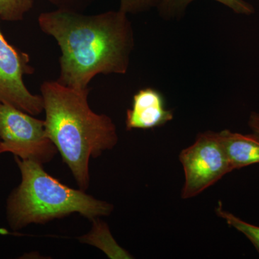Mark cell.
Instances as JSON below:
<instances>
[{"label": "cell", "mask_w": 259, "mask_h": 259, "mask_svg": "<svg viewBox=\"0 0 259 259\" xmlns=\"http://www.w3.org/2000/svg\"><path fill=\"white\" fill-rule=\"evenodd\" d=\"M44 33L55 38L61 51L59 83L85 90L97 74H125L135 40L127 14L108 11L85 15L59 9L39 15Z\"/></svg>", "instance_id": "cell-1"}, {"label": "cell", "mask_w": 259, "mask_h": 259, "mask_svg": "<svg viewBox=\"0 0 259 259\" xmlns=\"http://www.w3.org/2000/svg\"><path fill=\"white\" fill-rule=\"evenodd\" d=\"M46 131L83 191L90 185V158L113 148L118 136L109 116L97 114L88 103L90 89L78 90L56 81L40 87Z\"/></svg>", "instance_id": "cell-2"}, {"label": "cell", "mask_w": 259, "mask_h": 259, "mask_svg": "<svg viewBox=\"0 0 259 259\" xmlns=\"http://www.w3.org/2000/svg\"><path fill=\"white\" fill-rule=\"evenodd\" d=\"M21 182L8 197L6 214L11 229L42 224L79 213L89 220L110 215L113 205L61 183L47 173L42 165L15 156Z\"/></svg>", "instance_id": "cell-3"}, {"label": "cell", "mask_w": 259, "mask_h": 259, "mask_svg": "<svg viewBox=\"0 0 259 259\" xmlns=\"http://www.w3.org/2000/svg\"><path fill=\"white\" fill-rule=\"evenodd\" d=\"M2 153L44 164L58 152L48 137L45 122L13 105L0 103Z\"/></svg>", "instance_id": "cell-4"}, {"label": "cell", "mask_w": 259, "mask_h": 259, "mask_svg": "<svg viewBox=\"0 0 259 259\" xmlns=\"http://www.w3.org/2000/svg\"><path fill=\"white\" fill-rule=\"evenodd\" d=\"M179 158L185 173L183 199L193 198L231 172L220 133L199 134Z\"/></svg>", "instance_id": "cell-5"}, {"label": "cell", "mask_w": 259, "mask_h": 259, "mask_svg": "<svg viewBox=\"0 0 259 259\" xmlns=\"http://www.w3.org/2000/svg\"><path fill=\"white\" fill-rule=\"evenodd\" d=\"M30 62L28 54L11 45L0 29V103L35 116L44 111V100L41 95H32L24 83V76L35 71Z\"/></svg>", "instance_id": "cell-6"}, {"label": "cell", "mask_w": 259, "mask_h": 259, "mask_svg": "<svg viewBox=\"0 0 259 259\" xmlns=\"http://www.w3.org/2000/svg\"><path fill=\"white\" fill-rule=\"evenodd\" d=\"M173 118V112L166 109L164 97L159 91L151 88L141 89L134 95L132 107L126 112V129H153Z\"/></svg>", "instance_id": "cell-7"}, {"label": "cell", "mask_w": 259, "mask_h": 259, "mask_svg": "<svg viewBox=\"0 0 259 259\" xmlns=\"http://www.w3.org/2000/svg\"><path fill=\"white\" fill-rule=\"evenodd\" d=\"M231 171L259 163V136L233 133L229 130L220 132Z\"/></svg>", "instance_id": "cell-8"}, {"label": "cell", "mask_w": 259, "mask_h": 259, "mask_svg": "<svg viewBox=\"0 0 259 259\" xmlns=\"http://www.w3.org/2000/svg\"><path fill=\"white\" fill-rule=\"evenodd\" d=\"M92 221L93 223L91 231L79 238L81 243L97 247L110 258H131V255L116 243L106 223L98 218Z\"/></svg>", "instance_id": "cell-9"}, {"label": "cell", "mask_w": 259, "mask_h": 259, "mask_svg": "<svg viewBox=\"0 0 259 259\" xmlns=\"http://www.w3.org/2000/svg\"><path fill=\"white\" fill-rule=\"evenodd\" d=\"M194 0H158L159 14L165 20L180 18L184 15L187 6ZM221 3L237 14L250 15L255 13L254 8L245 0H214Z\"/></svg>", "instance_id": "cell-10"}, {"label": "cell", "mask_w": 259, "mask_h": 259, "mask_svg": "<svg viewBox=\"0 0 259 259\" xmlns=\"http://www.w3.org/2000/svg\"><path fill=\"white\" fill-rule=\"evenodd\" d=\"M218 216L223 218L228 226L233 227L237 231L241 232L252 243L259 252V226L245 222L231 212H227L223 208L222 204L219 202L216 209Z\"/></svg>", "instance_id": "cell-11"}, {"label": "cell", "mask_w": 259, "mask_h": 259, "mask_svg": "<svg viewBox=\"0 0 259 259\" xmlns=\"http://www.w3.org/2000/svg\"><path fill=\"white\" fill-rule=\"evenodd\" d=\"M33 6V0H0V20L8 22L23 20Z\"/></svg>", "instance_id": "cell-12"}, {"label": "cell", "mask_w": 259, "mask_h": 259, "mask_svg": "<svg viewBox=\"0 0 259 259\" xmlns=\"http://www.w3.org/2000/svg\"><path fill=\"white\" fill-rule=\"evenodd\" d=\"M158 0H120V11L126 14H139L157 6Z\"/></svg>", "instance_id": "cell-13"}, {"label": "cell", "mask_w": 259, "mask_h": 259, "mask_svg": "<svg viewBox=\"0 0 259 259\" xmlns=\"http://www.w3.org/2000/svg\"><path fill=\"white\" fill-rule=\"evenodd\" d=\"M248 124L252 131L259 136V111L252 112L250 113Z\"/></svg>", "instance_id": "cell-14"}, {"label": "cell", "mask_w": 259, "mask_h": 259, "mask_svg": "<svg viewBox=\"0 0 259 259\" xmlns=\"http://www.w3.org/2000/svg\"><path fill=\"white\" fill-rule=\"evenodd\" d=\"M51 3L56 5H59V8L71 10V5L72 4V0H49Z\"/></svg>", "instance_id": "cell-15"}, {"label": "cell", "mask_w": 259, "mask_h": 259, "mask_svg": "<svg viewBox=\"0 0 259 259\" xmlns=\"http://www.w3.org/2000/svg\"><path fill=\"white\" fill-rule=\"evenodd\" d=\"M2 151H1V141H0V154H2Z\"/></svg>", "instance_id": "cell-16"}]
</instances>
